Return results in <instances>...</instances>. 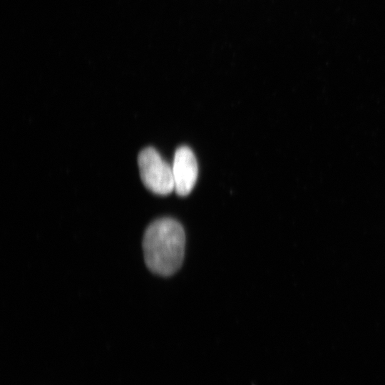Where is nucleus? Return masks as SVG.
I'll use <instances>...</instances> for the list:
<instances>
[{"mask_svg":"<svg viewBox=\"0 0 385 385\" xmlns=\"http://www.w3.org/2000/svg\"><path fill=\"white\" fill-rule=\"evenodd\" d=\"M185 235L175 220L163 217L150 223L143 240L145 262L155 274L169 276L181 266L185 251Z\"/></svg>","mask_w":385,"mask_h":385,"instance_id":"1","label":"nucleus"},{"mask_svg":"<svg viewBox=\"0 0 385 385\" xmlns=\"http://www.w3.org/2000/svg\"><path fill=\"white\" fill-rule=\"evenodd\" d=\"M141 180L153 192L166 195L175 189L172 166L153 148L141 150L138 157Z\"/></svg>","mask_w":385,"mask_h":385,"instance_id":"2","label":"nucleus"},{"mask_svg":"<svg viewBox=\"0 0 385 385\" xmlns=\"http://www.w3.org/2000/svg\"><path fill=\"white\" fill-rule=\"evenodd\" d=\"M175 189L178 195H188L197 178L198 168L195 156L188 146L179 147L172 165Z\"/></svg>","mask_w":385,"mask_h":385,"instance_id":"3","label":"nucleus"}]
</instances>
